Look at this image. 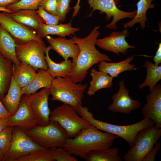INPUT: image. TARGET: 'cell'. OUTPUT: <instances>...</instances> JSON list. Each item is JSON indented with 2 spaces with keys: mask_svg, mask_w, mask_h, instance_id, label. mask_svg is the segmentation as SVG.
<instances>
[{
  "mask_svg": "<svg viewBox=\"0 0 161 161\" xmlns=\"http://www.w3.org/2000/svg\"><path fill=\"white\" fill-rule=\"evenodd\" d=\"M100 27L95 26L87 36L79 38L71 36L73 42L79 47L80 51L76 60L73 63L69 77L74 82L81 83L86 78L89 69L93 65L102 61L111 62L108 55L100 52L95 47V42L100 36Z\"/></svg>",
  "mask_w": 161,
  "mask_h": 161,
  "instance_id": "obj_1",
  "label": "cell"
},
{
  "mask_svg": "<svg viewBox=\"0 0 161 161\" xmlns=\"http://www.w3.org/2000/svg\"><path fill=\"white\" fill-rule=\"evenodd\" d=\"M118 137L91 125L82 130L74 137L67 139L63 148L71 154L84 159L92 151L110 148Z\"/></svg>",
  "mask_w": 161,
  "mask_h": 161,
  "instance_id": "obj_2",
  "label": "cell"
},
{
  "mask_svg": "<svg viewBox=\"0 0 161 161\" xmlns=\"http://www.w3.org/2000/svg\"><path fill=\"white\" fill-rule=\"evenodd\" d=\"M78 114L98 129L117 136L124 140L131 148L134 145L138 133L141 130L155 125L154 122L144 117L136 123L128 125H118L95 119L87 107L80 106L76 110Z\"/></svg>",
  "mask_w": 161,
  "mask_h": 161,
  "instance_id": "obj_3",
  "label": "cell"
},
{
  "mask_svg": "<svg viewBox=\"0 0 161 161\" xmlns=\"http://www.w3.org/2000/svg\"><path fill=\"white\" fill-rule=\"evenodd\" d=\"M88 86L87 83L78 84L69 77L54 78L49 89L51 100L60 101L76 110L82 105L84 92Z\"/></svg>",
  "mask_w": 161,
  "mask_h": 161,
  "instance_id": "obj_4",
  "label": "cell"
},
{
  "mask_svg": "<svg viewBox=\"0 0 161 161\" xmlns=\"http://www.w3.org/2000/svg\"><path fill=\"white\" fill-rule=\"evenodd\" d=\"M24 131L36 143L46 148H63L66 140L69 138L58 122L50 120L47 125H37Z\"/></svg>",
  "mask_w": 161,
  "mask_h": 161,
  "instance_id": "obj_5",
  "label": "cell"
},
{
  "mask_svg": "<svg viewBox=\"0 0 161 161\" xmlns=\"http://www.w3.org/2000/svg\"><path fill=\"white\" fill-rule=\"evenodd\" d=\"M50 120L58 122L69 138L74 137L82 130L91 126L86 120L78 116L74 107L65 104L51 112Z\"/></svg>",
  "mask_w": 161,
  "mask_h": 161,
  "instance_id": "obj_6",
  "label": "cell"
},
{
  "mask_svg": "<svg viewBox=\"0 0 161 161\" xmlns=\"http://www.w3.org/2000/svg\"><path fill=\"white\" fill-rule=\"evenodd\" d=\"M161 136V129L155 125L140 131L134 145L125 154V161H143Z\"/></svg>",
  "mask_w": 161,
  "mask_h": 161,
  "instance_id": "obj_7",
  "label": "cell"
},
{
  "mask_svg": "<svg viewBox=\"0 0 161 161\" xmlns=\"http://www.w3.org/2000/svg\"><path fill=\"white\" fill-rule=\"evenodd\" d=\"M46 47L43 41L32 40L24 44H16L15 53L20 62L27 64L37 71L39 69L47 71L45 55Z\"/></svg>",
  "mask_w": 161,
  "mask_h": 161,
  "instance_id": "obj_8",
  "label": "cell"
},
{
  "mask_svg": "<svg viewBox=\"0 0 161 161\" xmlns=\"http://www.w3.org/2000/svg\"><path fill=\"white\" fill-rule=\"evenodd\" d=\"M46 149L32 139L23 130L14 126L10 147L4 154V161H13L20 157L36 151Z\"/></svg>",
  "mask_w": 161,
  "mask_h": 161,
  "instance_id": "obj_9",
  "label": "cell"
},
{
  "mask_svg": "<svg viewBox=\"0 0 161 161\" xmlns=\"http://www.w3.org/2000/svg\"><path fill=\"white\" fill-rule=\"evenodd\" d=\"M0 24L10 35L16 44H24L32 40L43 41L35 30L15 21L8 13L0 12Z\"/></svg>",
  "mask_w": 161,
  "mask_h": 161,
  "instance_id": "obj_10",
  "label": "cell"
},
{
  "mask_svg": "<svg viewBox=\"0 0 161 161\" xmlns=\"http://www.w3.org/2000/svg\"><path fill=\"white\" fill-rule=\"evenodd\" d=\"M87 2L90 8H92L88 17L92 16L93 11L98 10L100 11V14H106V20L108 21L112 17V21L106 26V27L110 29H117L116 23L118 21L126 18L132 20L136 14V10L127 12L119 9L117 7L114 0H88Z\"/></svg>",
  "mask_w": 161,
  "mask_h": 161,
  "instance_id": "obj_11",
  "label": "cell"
},
{
  "mask_svg": "<svg viewBox=\"0 0 161 161\" xmlns=\"http://www.w3.org/2000/svg\"><path fill=\"white\" fill-rule=\"evenodd\" d=\"M49 95V89L43 88L38 92L24 96L27 103L35 114L38 125H47L50 121L51 112L48 105Z\"/></svg>",
  "mask_w": 161,
  "mask_h": 161,
  "instance_id": "obj_12",
  "label": "cell"
},
{
  "mask_svg": "<svg viewBox=\"0 0 161 161\" xmlns=\"http://www.w3.org/2000/svg\"><path fill=\"white\" fill-rule=\"evenodd\" d=\"M118 84V91L112 96L113 101L108 107V110L114 113L129 114L132 111L139 109L141 103L139 100H133L130 97L129 90L126 87L125 81L121 80Z\"/></svg>",
  "mask_w": 161,
  "mask_h": 161,
  "instance_id": "obj_13",
  "label": "cell"
},
{
  "mask_svg": "<svg viewBox=\"0 0 161 161\" xmlns=\"http://www.w3.org/2000/svg\"><path fill=\"white\" fill-rule=\"evenodd\" d=\"M129 34L126 29L120 32L113 31L108 36L97 38L95 45L106 51L113 52L118 55L120 53L125 55L129 49L136 48L134 45L129 44L126 41L125 38L128 37Z\"/></svg>",
  "mask_w": 161,
  "mask_h": 161,
  "instance_id": "obj_14",
  "label": "cell"
},
{
  "mask_svg": "<svg viewBox=\"0 0 161 161\" xmlns=\"http://www.w3.org/2000/svg\"><path fill=\"white\" fill-rule=\"evenodd\" d=\"M8 126H17L24 131L38 125L37 119L24 97H21L18 108L12 115L7 117Z\"/></svg>",
  "mask_w": 161,
  "mask_h": 161,
  "instance_id": "obj_15",
  "label": "cell"
},
{
  "mask_svg": "<svg viewBox=\"0 0 161 161\" xmlns=\"http://www.w3.org/2000/svg\"><path fill=\"white\" fill-rule=\"evenodd\" d=\"M147 103L142 112L144 117L153 120L155 126L161 128V85L157 84L154 90L145 96Z\"/></svg>",
  "mask_w": 161,
  "mask_h": 161,
  "instance_id": "obj_16",
  "label": "cell"
},
{
  "mask_svg": "<svg viewBox=\"0 0 161 161\" xmlns=\"http://www.w3.org/2000/svg\"><path fill=\"white\" fill-rule=\"evenodd\" d=\"M45 38L50 44L51 49L62 57L64 60H68L69 58H72V62L76 60L80 49L71 38L69 39L61 37L54 38L48 35Z\"/></svg>",
  "mask_w": 161,
  "mask_h": 161,
  "instance_id": "obj_17",
  "label": "cell"
},
{
  "mask_svg": "<svg viewBox=\"0 0 161 161\" xmlns=\"http://www.w3.org/2000/svg\"><path fill=\"white\" fill-rule=\"evenodd\" d=\"M80 30L78 27H73L71 23L49 25L45 23L41 24L36 30L37 34L42 38L49 35H55L61 37L70 36Z\"/></svg>",
  "mask_w": 161,
  "mask_h": 161,
  "instance_id": "obj_18",
  "label": "cell"
},
{
  "mask_svg": "<svg viewBox=\"0 0 161 161\" xmlns=\"http://www.w3.org/2000/svg\"><path fill=\"white\" fill-rule=\"evenodd\" d=\"M134 58V56L132 55L123 61L117 62L101 61L98 65V70L106 73L113 78H117L122 72L136 69L135 65L130 63Z\"/></svg>",
  "mask_w": 161,
  "mask_h": 161,
  "instance_id": "obj_19",
  "label": "cell"
},
{
  "mask_svg": "<svg viewBox=\"0 0 161 161\" xmlns=\"http://www.w3.org/2000/svg\"><path fill=\"white\" fill-rule=\"evenodd\" d=\"M90 75L92 79L86 91L87 95L92 96L98 90L103 89H110L113 85L114 78L106 73L97 71L95 68L92 69Z\"/></svg>",
  "mask_w": 161,
  "mask_h": 161,
  "instance_id": "obj_20",
  "label": "cell"
},
{
  "mask_svg": "<svg viewBox=\"0 0 161 161\" xmlns=\"http://www.w3.org/2000/svg\"><path fill=\"white\" fill-rule=\"evenodd\" d=\"M51 49L50 45L45 49V59L47 66V71L54 78L69 77L72 71L73 63L68 59L56 63L53 61L49 55V51Z\"/></svg>",
  "mask_w": 161,
  "mask_h": 161,
  "instance_id": "obj_21",
  "label": "cell"
},
{
  "mask_svg": "<svg viewBox=\"0 0 161 161\" xmlns=\"http://www.w3.org/2000/svg\"><path fill=\"white\" fill-rule=\"evenodd\" d=\"M37 70L23 62L19 64L13 63V77L15 82L21 88L29 85L33 80Z\"/></svg>",
  "mask_w": 161,
  "mask_h": 161,
  "instance_id": "obj_22",
  "label": "cell"
},
{
  "mask_svg": "<svg viewBox=\"0 0 161 161\" xmlns=\"http://www.w3.org/2000/svg\"><path fill=\"white\" fill-rule=\"evenodd\" d=\"M8 13L15 21L32 28L35 31L41 24L45 23L35 10L21 9Z\"/></svg>",
  "mask_w": 161,
  "mask_h": 161,
  "instance_id": "obj_23",
  "label": "cell"
},
{
  "mask_svg": "<svg viewBox=\"0 0 161 161\" xmlns=\"http://www.w3.org/2000/svg\"><path fill=\"white\" fill-rule=\"evenodd\" d=\"M33 80L27 86L21 88L22 95H30L43 88L50 89L54 78L48 71L39 69Z\"/></svg>",
  "mask_w": 161,
  "mask_h": 161,
  "instance_id": "obj_24",
  "label": "cell"
},
{
  "mask_svg": "<svg viewBox=\"0 0 161 161\" xmlns=\"http://www.w3.org/2000/svg\"><path fill=\"white\" fill-rule=\"evenodd\" d=\"M21 89L15 82L13 76L7 92L1 100L3 105L10 115L13 114L18 108L22 95Z\"/></svg>",
  "mask_w": 161,
  "mask_h": 161,
  "instance_id": "obj_25",
  "label": "cell"
},
{
  "mask_svg": "<svg viewBox=\"0 0 161 161\" xmlns=\"http://www.w3.org/2000/svg\"><path fill=\"white\" fill-rule=\"evenodd\" d=\"M13 63L0 52V99L7 93L13 75Z\"/></svg>",
  "mask_w": 161,
  "mask_h": 161,
  "instance_id": "obj_26",
  "label": "cell"
},
{
  "mask_svg": "<svg viewBox=\"0 0 161 161\" xmlns=\"http://www.w3.org/2000/svg\"><path fill=\"white\" fill-rule=\"evenodd\" d=\"M16 46L12 37L0 24V52L13 63L17 64L20 61L16 55Z\"/></svg>",
  "mask_w": 161,
  "mask_h": 161,
  "instance_id": "obj_27",
  "label": "cell"
},
{
  "mask_svg": "<svg viewBox=\"0 0 161 161\" xmlns=\"http://www.w3.org/2000/svg\"><path fill=\"white\" fill-rule=\"evenodd\" d=\"M144 66L147 70L146 78L144 82L138 86V88L142 89L148 86L151 92L161 79V64L156 65L152 62L146 60L145 62Z\"/></svg>",
  "mask_w": 161,
  "mask_h": 161,
  "instance_id": "obj_28",
  "label": "cell"
},
{
  "mask_svg": "<svg viewBox=\"0 0 161 161\" xmlns=\"http://www.w3.org/2000/svg\"><path fill=\"white\" fill-rule=\"evenodd\" d=\"M154 0H139L137 3V10L134 18L131 20L123 24V27L126 29L131 27L137 23H139L142 29L145 26V22L147 21L146 12L149 8H153L155 5L151 4Z\"/></svg>",
  "mask_w": 161,
  "mask_h": 161,
  "instance_id": "obj_29",
  "label": "cell"
},
{
  "mask_svg": "<svg viewBox=\"0 0 161 161\" xmlns=\"http://www.w3.org/2000/svg\"><path fill=\"white\" fill-rule=\"evenodd\" d=\"M117 147L110 148L92 151L85 156L86 161H121Z\"/></svg>",
  "mask_w": 161,
  "mask_h": 161,
  "instance_id": "obj_30",
  "label": "cell"
},
{
  "mask_svg": "<svg viewBox=\"0 0 161 161\" xmlns=\"http://www.w3.org/2000/svg\"><path fill=\"white\" fill-rule=\"evenodd\" d=\"M52 148L38 150L22 156L13 161H55Z\"/></svg>",
  "mask_w": 161,
  "mask_h": 161,
  "instance_id": "obj_31",
  "label": "cell"
},
{
  "mask_svg": "<svg viewBox=\"0 0 161 161\" xmlns=\"http://www.w3.org/2000/svg\"><path fill=\"white\" fill-rule=\"evenodd\" d=\"M43 0H20L6 7L12 12L21 9L37 10Z\"/></svg>",
  "mask_w": 161,
  "mask_h": 161,
  "instance_id": "obj_32",
  "label": "cell"
},
{
  "mask_svg": "<svg viewBox=\"0 0 161 161\" xmlns=\"http://www.w3.org/2000/svg\"><path fill=\"white\" fill-rule=\"evenodd\" d=\"M13 127H7L0 133V150L4 154L7 151L10 147Z\"/></svg>",
  "mask_w": 161,
  "mask_h": 161,
  "instance_id": "obj_33",
  "label": "cell"
},
{
  "mask_svg": "<svg viewBox=\"0 0 161 161\" xmlns=\"http://www.w3.org/2000/svg\"><path fill=\"white\" fill-rule=\"evenodd\" d=\"M36 11L42 18L45 24H57L61 21L60 18L58 15H54L47 12L40 6L38 7Z\"/></svg>",
  "mask_w": 161,
  "mask_h": 161,
  "instance_id": "obj_34",
  "label": "cell"
},
{
  "mask_svg": "<svg viewBox=\"0 0 161 161\" xmlns=\"http://www.w3.org/2000/svg\"><path fill=\"white\" fill-rule=\"evenodd\" d=\"M53 151L55 160L57 161H77L78 159L71 156L68 151L62 148H52Z\"/></svg>",
  "mask_w": 161,
  "mask_h": 161,
  "instance_id": "obj_35",
  "label": "cell"
},
{
  "mask_svg": "<svg viewBox=\"0 0 161 161\" xmlns=\"http://www.w3.org/2000/svg\"><path fill=\"white\" fill-rule=\"evenodd\" d=\"M72 0H57V12L58 16L61 19L60 21L64 22L66 15L71 9L70 4Z\"/></svg>",
  "mask_w": 161,
  "mask_h": 161,
  "instance_id": "obj_36",
  "label": "cell"
},
{
  "mask_svg": "<svg viewBox=\"0 0 161 161\" xmlns=\"http://www.w3.org/2000/svg\"><path fill=\"white\" fill-rule=\"evenodd\" d=\"M40 6L47 12L58 16L57 0H43Z\"/></svg>",
  "mask_w": 161,
  "mask_h": 161,
  "instance_id": "obj_37",
  "label": "cell"
},
{
  "mask_svg": "<svg viewBox=\"0 0 161 161\" xmlns=\"http://www.w3.org/2000/svg\"><path fill=\"white\" fill-rule=\"evenodd\" d=\"M160 144L156 143L152 148L146 155L143 161H154L156 160V157L160 148Z\"/></svg>",
  "mask_w": 161,
  "mask_h": 161,
  "instance_id": "obj_38",
  "label": "cell"
},
{
  "mask_svg": "<svg viewBox=\"0 0 161 161\" xmlns=\"http://www.w3.org/2000/svg\"><path fill=\"white\" fill-rule=\"evenodd\" d=\"M153 61L154 64L157 66L159 65L161 63V43L159 44L158 49L155 55L154 56Z\"/></svg>",
  "mask_w": 161,
  "mask_h": 161,
  "instance_id": "obj_39",
  "label": "cell"
},
{
  "mask_svg": "<svg viewBox=\"0 0 161 161\" xmlns=\"http://www.w3.org/2000/svg\"><path fill=\"white\" fill-rule=\"evenodd\" d=\"M0 99V117L6 118L10 115Z\"/></svg>",
  "mask_w": 161,
  "mask_h": 161,
  "instance_id": "obj_40",
  "label": "cell"
},
{
  "mask_svg": "<svg viewBox=\"0 0 161 161\" xmlns=\"http://www.w3.org/2000/svg\"><path fill=\"white\" fill-rule=\"evenodd\" d=\"M8 127L7 117L6 118L0 117V133L5 128Z\"/></svg>",
  "mask_w": 161,
  "mask_h": 161,
  "instance_id": "obj_41",
  "label": "cell"
},
{
  "mask_svg": "<svg viewBox=\"0 0 161 161\" xmlns=\"http://www.w3.org/2000/svg\"><path fill=\"white\" fill-rule=\"evenodd\" d=\"M20 0H0V6L6 7L7 6L16 3Z\"/></svg>",
  "mask_w": 161,
  "mask_h": 161,
  "instance_id": "obj_42",
  "label": "cell"
},
{
  "mask_svg": "<svg viewBox=\"0 0 161 161\" xmlns=\"http://www.w3.org/2000/svg\"><path fill=\"white\" fill-rule=\"evenodd\" d=\"M80 0H78L76 5L73 8L74 10L72 16V17L73 18L76 16L79 13V9L80 8Z\"/></svg>",
  "mask_w": 161,
  "mask_h": 161,
  "instance_id": "obj_43",
  "label": "cell"
},
{
  "mask_svg": "<svg viewBox=\"0 0 161 161\" xmlns=\"http://www.w3.org/2000/svg\"><path fill=\"white\" fill-rule=\"evenodd\" d=\"M0 11L10 13L12 11L10 9L7 8L6 7L0 6Z\"/></svg>",
  "mask_w": 161,
  "mask_h": 161,
  "instance_id": "obj_44",
  "label": "cell"
},
{
  "mask_svg": "<svg viewBox=\"0 0 161 161\" xmlns=\"http://www.w3.org/2000/svg\"><path fill=\"white\" fill-rule=\"evenodd\" d=\"M4 154L0 150V161H4Z\"/></svg>",
  "mask_w": 161,
  "mask_h": 161,
  "instance_id": "obj_45",
  "label": "cell"
},
{
  "mask_svg": "<svg viewBox=\"0 0 161 161\" xmlns=\"http://www.w3.org/2000/svg\"><path fill=\"white\" fill-rule=\"evenodd\" d=\"M114 0L115 1V2L116 5L118 4L120 1V0Z\"/></svg>",
  "mask_w": 161,
  "mask_h": 161,
  "instance_id": "obj_46",
  "label": "cell"
}]
</instances>
